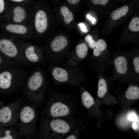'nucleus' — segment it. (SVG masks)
I'll use <instances>...</instances> for the list:
<instances>
[{
	"mask_svg": "<svg viewBox=\"0 0 139 139\" xmlns=\"http://www.w3.org/2000/svg\"><path fill=\"white\" fill-rule=\"evenodd\" d=\"M74 126L72 122L66 119L43 118L40 122L38 130L43 139H61Z\"/></svg>",
	"mask_w": 139,
	"mask_h": 139,
	"instance_id": "1",
	"label": "nucleus"
},
{
	"mask_svg": "<svg viewBox=\"0 0 139 139\" xmlns=\"http://www.w3.org/2000/svg\"><path fill=\"white\" fill-rule=\"evenodd\" d=\"M38 117L37 110L35 105L27 104L21 106L17 117L19 132L25 135L34 133Z\"/></svg>",
	"mask_w": 139,
	"mask_h": 139,
	"instance_id": "2",
	"label": "nucleus"
},
{
	"mask_svg": "<svg viewBox=\"0 0 139 139\" xmlns=\"http://www.w3.org/2000/svg\"><path fill=\"white\" fill-rule=\"evenodd\" d=\"M72 107L66 102L57 100L48 103L41 113L43 118L66 119L72 115Z\"/></svg>",
	"mask_w": 139,
	"mask_h": 139,
	"instance_id": "3",
	"label": "nucleus"
},
{
	"mask_svg": "<svg viewBox=\"0 0 139 139\" xmlns=\"http://www.w3.org/2000/svg\"><path fill=\"white\" fill-rule=\"evenodd\" d=\"M113 72L111 76H106L109 85L116 80L121 83L126 79L129 74V62L128 58L123 55L118 56L112 60Z\"/></svg>",
	"mask_w": 139,
	"mask_h": 139,
	"instance_id": "4",
	"label": "nucleus"
},
{
	"mask_svg": "<svg viewBox=\"0 0 139 139\" xmlns=\"http://www.w3.org/2000/svg\"><path fill=\"white\" fill-rule=\"evenodd\" d=\"M22 100L18 99L0 109V124L18 127L17 117Z\"/></svg>",
	"mask_w": 139,
	"mask_h": 139,
	"instance_id": "5",
	"label": "nucleus"
},
{
	"mask_svg": "<svg viewBox=\"0 0 139 139\" xmlns=\"http://www.w3.org/2000/svg\"><path fill=\"white\" fill-rule=\"evenodd\" d=\"M43 81L42 75L38 71L34 73L30 77L24 94L30 101L38 102L42 99L43 91L40 89Z\"/></svg>",
	"mask_w": 139,
	"mask_h": 139,
	"instance_id": "6",
	"label": "nucleus"
},
{
	"mask_svg": "<svg viewBox=\"0 0 139 139\" xmlns=\"http://www.w3.org/2000/svg\"><path fill=\"white\" fill-rule=\"evenodd\" d=\"M139 80V57L132 58L129 66V74L127 78L121 83L123 84L127 82H137Z\"/></svg>",
	"mask_w": 139,
	"mask_h": 139,
	"instance_id": "7",
	"label": "nucleus"
},
{
	"mask_svg": "<svg viewBox=\"0 0 139 139\" xmlns=\"http://www.w3.org/2000/svg\"><path fill=\"white\" fill-rule=\"evenodd\" d=\"M15 76L12 72L4 71L0 74V88L4 90L11 89V91L15 90L13 87V81Z\"/></svg>",
	"mask_w": 139,
	"mask_h": 139,
	"instance_id": "8",
	"label": "nucleus"
},
{
	"mask_svg": "<svg viewBox=\"0 0 139 139\" xmlns=\"http://www.w3.org/2000/svg\"><path fill=\"white\" fill-rule=\"evenodd\" d=\"M0 50L5 55L12 57L15 56L18 52L14 45L10 41L4 39L0 41Z\"/></svg>",
	"mask_w": 139,
	"mask_h": 139,
	"instance_id": "9",
	"label": "nucleus"
},
{
	"mask_svg": "<svg viewBox=\"0 0 139 139\" xmlns=\"http://www.w3.org/2000/svg\"><path fill=\"white\" fill-rule=\"evenodd\" d=\"M35 26L37 31L42 33L47 27V20L46 13L43 11L40 10L37 13L35 18Z\"/></svg>",
	"mask_w": 139,
	"mask_h": 139,
	"instance_id": "10",
	"label": "nucleus"
},
{
	"mask_svg": "<svg viewBox=\"0 0 139 139\" xmlns=\"http://www.w3.org/2000/svg\"><path fill=\"white\" fill-rule=\"evenodd\" d=\"M125 97L129 100H136L139 98V87L137 82H131L125 91Z\"/></svg>",
	"mask_w": 139,
	"mask_h": 139,
	"instance_id": "11",
	"label": "nucleus"
},
{
	"mask_svg": "<svg viewBox=\"0 0 139 139\" xmlns=\"http://www.w3.org/2000/svg\"><path fill=\"white\" fill-rule=\"evenodd\" d=\"M67 41L66 38L63 36L60 35L56 37L51 42V48L54 51H60L67 46Z\"/></svg>",
	"mask_w": 139,
	"mask_h": 139,
	"instance_id": "12",
	"label": "nucleus"
},
{
	"mask_svg": "<svg viewBox=\"0 0 139 139\" xmlns=\"http://www.w3.org/2000/svg\"><path fill=\"white\" fill-rule=\"evenodd\" d=\"M52 75L56 80L61 82H65L68 79V74L65 69L59 67H56L53 69Z\"/></svg>",
	"mask_w": 139,
	"mask_h": 139,
	"instance_id": "13",
	"label": "nucleus"
},
{
	"mask_svg": "<svg viewBox=\"0 0 139 139\" xmlns=\"http://www.w3.org/2000/svg\"><path fill=\"white\" fill-rule=\"evenodd\" d=\"M81 100L83 105L86 108H90L95 103L94 100L88 91L83 92L81 95Z\"/></svg>",
	"mask_w": 139,
	"mask_h": 139,
	"instance_id": "14",
	"label": "nucleus"
},
{
	"mask_svg": "<svg viewBox=\"0 0 139 139\" xmlns=\"http://www.w3.org/2000/svg\"><path fill=\"white\" fill-rule=\"evenodd\" d=\"M13 13V20L15 22H21L25 17V11L21 7L17 6L15 7Z\"/></svg>",
	"mask_w": 139,
	"mask_h": 139,
	"instance_id": "15",
	"label": "nucleus"
},
{
	"mask_svg": "<svg viewBox=\"0 0 139 139\" xmlns=\"http://www.w3.org/2000/svg\"><path fill=\"white\" fill-rule=\"evenodd\" d=\"M128 7L124 5L113 11L111 13V16L113 20H116L121 16L126 15L128 13Z\"/></svg>",
	"mask_w": 139,
	"mask_h": 139,
	"instance_id": "16",
	"label": "nucleus"
},
{
	"mask_svg": "<svg viewBox=\"0 0 139 139\" xmlns=\"http://www.w3.org/2000/svg\"><path fill=\"white\" fill-rule=\"evenodd\" d=\"M6 29L10 32L21 34H24L27 31V28L25 26L20 25L9 24L6 26Z\"/></svg>",
	"mask_w": 139,
	"mask_h": 139,
	"instance_id": "17",
	"label": "nucleus"
},
{
	"mask_svg": "<svg viewBox=\"0 0 139 139\" xmlns=\"http://www.w3.org/2000/svg\"><path fill=\"white\" fill-rule=\"evenodd\" d=\"M61 14L64 18V21L66 24L70 23L73 19L74 17L72 13L70 11L68 8L65 6H62L60 9Z\"/></svg>",
	"mask_w": 139,
	"mask_h": 139,
	"instance_id": "18",
	"label": "nucleus"
},
{
	"mask_svg": "<svg viewBox=\"0 0 139 139\" xmlns=\"http://www.w3.org/2000/svg\"><path fill=\"white\" fill-rule=\"evenodd\" d=\"M88 51V47L84 43L77 45L76 52L78 57L80 59H83L86 56Z\"/></svg>",
	"mask_w": 139,
	"mask_h": 139,
	"instance_id": "19",
	"label": "nucleus"
},
{
	"mask_svg": "<svg viewBox=\"0 0 139 139\" xmlns=\"http://www.w3.org/2000/svg\"><path fill=\"white\" fill-rule=\"evenodd\" d=\"M25 53L26 57L30 61L34 62L38 61V57L35 53L34 48L33 46H31L28 47Z\"/></svg>",
	"mask_w": 139,
	"mask_h": 139,
	"instance_id": "20",
	"label": "nucleus"
},
{
	"mask_svg": "<svg viewBox=\"0 0 139 139\" xmlns=\"http://www.w3.org/2000/svg\"><path fill=\"white\" fill-rule=\"evenodd\" d=\"M13 127L4 129V135L0 137V139H14V135L17 132Z\"/></svg>",
	"mask_w": 139,
	"mask_h": 139,
	"instance_id": "21",
	"label": "nucleus"
},
{
	"mask_svg": "<svg viewBox=\"0 0 139 139\" xmlns=\"http://www.w3.org/2000/svg\"><path fill=\"white\" fill-rule=\"evenodd\" d=\"M129 28L130 30L132 31H139V18L137 17L133 18L129 23Z\"/></svg>",
	"mask_w": 139,
	"mask_h": 139,
	"instance_id": "22",
	"label": "nucleus"
},
{
	"mask_svg": "<svg viewBox=\"0 0 139 139\" xmlns=\"http://www.w3.org/2000/svg\"><path fill=\"white\" fill-rule=\"evenodd\" d=\"M85 39L91 48L93 49L95 48L96 42L93 40L91 35L88 34L86 35L85 37Z\"/></svg>",
	"mask_w": 139,
	"mask_h": 139,
	"instance_id": "23",
	"label": "nucleus"
},
{
	"mask_svg": "<svg viewBox=\"0 0 139 139\" xmlns=\"http://www.w3.org/2000/svg\"><path fill=\"white\" fill-rule=\"evenodd\" d=\"M132 128L135 131L137 132L139 130V117L137 116L131 125Z\"/></svg>",
	"mask_w": 139,
	"mask_h": 139,
	"instance_id": "24",
	"label": "nucleus"
},
{
	"mask_svg": "<svg viewBox=\"0 0 139 139\" xmlns=\"http://www.w3.org/2000/svg\"><path fill=\"white\" fill-rule=\"evenodd\" d=\"M78 128H76L71 134L68 136L65 139H77V134L79 132Z\"/></svg>",
	"mask_w": 139,
	"mask_h": 139,
	"instance_id": "25",
	"label": "nucleus"
},
{
	"mask_svg": "<svg viewBox=\"0 0 139 139\" xmlns=\"http://www.w3.org/2000/svg\"><path fill=\"white\" fill-rule=\"evenodd\" d=\"M136 113L134 111H131L128 113L127 115L128 119L130 121L134 120L136 118Z\"/></svg>",
	"mask_w": 139,
	"mask_h": 139,
	"instance_id": "26",
	"label": "nucleus"
},
{
	"mask_svg": "<svg viewBox=\"0 0 139 139\" xmlns=\"http://www.w3.org/2000/svg\"><path fill=\"white\" fill-rule=\"evenodd\" d=\"M92 3L94 4H101L102 5H106L108 2V0H92Z\"/></svg>",
	"mask_w": 139,
	"mask_h": 139,
	"instance_id": "27",
	"label": "nucleus"
},
{
	"mask_svg": "<svg viewBox=\"0 0 139 139\" xmlns=\"http://www.w3.org/2000/svg\"><path fill=\"white\" fill-rule=\"evenodd\" d=\"M78 25L79 27L81 30L83 32L86 33L88 32V30L86 29V26L84 24L82 23H80L78 24Z\"/></svg>",
	"mask_w": 139,
	"mask_h": 139,
	"instance_id": "28",
	"label": "nucleus"
},
{
	"mask_svg": "<svg viewBox=\"0 0 139 139\" xmlns=\"http://www.w3.org/2000/svg\"><path fill=\"white\" fill-rule=\"evenodd\" d=\"M86 16L87 18L91 21L93 24H94L96 23L97 21L95 18L92 17L89 14H87Z\"/></svg>",
	"mask_w": 139,
	"mask_h": 139,
	"instance_id": "29",
	"label": "nucleus"
},
{
	"mask_svg": "<svg viewBox=\"0 0 139 139\" xmlns=\"http://www.w3.org/2000/svg\"><path fill=\"white\" fill-rule=\"evenodd\" d=\"M4 8V0H0V13L2 12Z\"/></svg>",
	"mask_w": 139,
	"mask_h": 139,
	"instance_id": "30",
	"label": "nucleus"
},
{
	"mask_svg": "<svg viewBox=\"0 0 139 139\" xmlns=\"http://www.w3.org/2000/svg\"><path fill=\"white\" fill-rule=\"evenodd\" d=\"M68 3L70 4H76L78 2L79 0H67Z\"/></svg>",
	"mask_w": 139,
	"mask_h": 139,
	"instance_id": "31",
	"label": "nucleus"
},
{
	"mask_svg": "<svg viewBox=\"0 0 139 139\" xmlns=\"http://www.w3.org/2000/svg\"><path fill=\"white\" fill-rule=\"evenodd\" d=\"M12 1L17 2H20L23 1V0H12Z\"/></svg>",
	"mask_w": 139,
	"mask_h": 139,
	"instance_id": "32",
	"label": "nucleus"
},
{
	"mask_svg": "<svg viewBox=\"0 0 139 139\" xmlns=\"http://www.w3.org/2000/svg\"><path fill=\"white\" fill-rule=\"evenodd\" d=\"M1 59L0 57V63H1Z\"/></svg>",
	"mask_w": 139,
	"mask_h": 139,
	"instance_id": "33",
	"label": "nucleus"
},
{
	"mask_svg": "<svg viewBox=\"0 0 139 139\" xmlns=\"http://www.w3.org/2000/svg\"><path fill=\"white\" fill-rule=\"evenodd\" d=\"M12 39H10V41H12Z\"/></svg>",
	"mask_w": 139,
	"mask_h": 139,
	"instance_id": "34",
	"label": "nucleus"
}]
</instances>
